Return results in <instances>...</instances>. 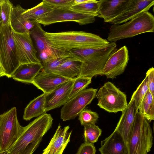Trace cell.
<instances>
[{
  "mask_svg": "<svg viewBox=\"0 0 154 154\" xmlns=\"http://www.w3.org/2000/svg\"><path fill=\"white\" fill-rule=\"evenodd\" d=\"M116 42H109L102 48L74 49L69 51L70 56L82 62L79 74L76 77L92 78L102 72L110 55L117 49Z\"/></svg>",
  "mask_w": 154,
  "mask_h": 154,
  "instance_id": "6da1fadb",
  "label": "cell"
},
{
  "mask_svg": "<svg viewBox=\"0 0 154 154\" xmlns=\"http://www.w3.org/2000/svg\"><path fill=\"white\" fill-rule=\"evenodd\" d=\"M82 62L71 57L66 60L56 69L54 73L64 77L72 79L80 73Z\"/></svg>",
  "mask_w": 154,
  "mask_h": 154,
  "instance_id": "603a6c76",
  "label": "cell"
},
{
  "mask_svg": "<svg viewBox=\"0 0 154 154\" xmlns=\"http://www.w3.org/2000/svg\"><path fill=\"white\" fill-rule=\"evenodd\" d=\"M0 6L1 14L4 26L10 22L14 7L9 0H2Z\"/></svg>",
  "mask_w": 154,
  "mask_h": 154,
  "instance_id": "1f68e13d",
  "label": "cell"
},
{
  "mask_svg": "<svg viewBox=\"0 0 154 154\" xmlns=\"http://www.w3.org/2000/svg\"><path fill=\"white\" fill-rule=\"evenodd\" d=\"M53 121L51 115L45 113L23 127L18 138L8 151V154H23L29 144L42 140L43 137L51 128Z\"/></svg>",
  "mask_w": 154,
  "mask_h": 154,
  "instance_id": "277c9868",
  "label": "cell"
},
{
  "mask_svg": "<svg viewBox=\"0 0 154 154\" xmlns=\"http://www.w3.org/2000/svg\"><path fill=\"white\" fill-rule=\"evenodd\" d=\"M13 35L20 64L41 63L29 33L13 31Z\"/></svg>",
  "mask_w": 154,
  "mask_h": 154,
  "instance_id": "7c38bea8",
  "label": "cell"
},
{
  "mask_svg": "<svg viewBox=\"0 0 154 154\" xmlns=\"http://www.w3.org/2000/svg\"><path fill=\"white\" fill-rule=\"evenodd\" d=\"M23 129L18 121L15 107L0 115V151H8L17 141Z\"/></svg>",
  "mask_w": 154,
  "mask_h": 154,
  "instance_id": "52a82bcc",
  "label": "cell"
},
{
  "mask_svg": "<svg viewBox=\"0 0 154 154\" xmlns=\"http://www.w3.org/2000/svg\"><path fill=\"white\" fill-rule=\"evenodd\" d=\"M129 60L128 51L125 45L113 52L109 56L103 69L102 75L113 79L124 72Z\"/></svg>",
  "mask_w": 154,
  "mask_h": 154,
  "instance_id": "4fadbf2b",
  "label": "cell"
},
{
  "mask_svg": "<svg viewBox=\"0 0 154 154\" xmlns=\"http://www.w3.org/2000/svg\"><path fill=\"white\" fill-rule=\"evenodd\" d=\"M10 22L3 26L0 34V68L8 78L20 65Z\"/></svg>",
  "mask_w": 154,
  "mask_h": 154,
  "instance_id": "8992f818",
  "label": "cell"
},
{
  "mask_svg": "<svg viewBox=\"0 0 154 154\" xmlns=\"http://www.w3.org/2000/svg\"><path fill=\"white\" fill-rule=\"evenodd\" d=\"M146 75L148 78L149 91L154 97V69L153 67H151L147 70Z\"/></svg>",
  "mask_w": 154,
  "mask_h": 154,
  "instance_id": "d590c367",
  "label": "cell"
},
{
  "mask_svg": "<svg viewBox=\"0 0 154 154\" xmlns=\"http://www.w3.org/2000/svg\"><path fill=\"white\" fill-rule=\"evenodd\" d=\"M45 95L43 93L30 102L24 109L23 117L24 120L29 121L46 113Z\"/></svg>",
  "mask_w": 154,
  "mask_h": 154,
  "instance_id": "cb8c5ba5",
  "label": "cell"
},
{
  "mask_svg": "<svg viewBox=\"0 0 154 154\" xmlns=\"http://www.w3.org/2000/svg\"><path fill=\"white\" fill-rule=\"evenodd\" d=\"M45 35L54 47L67 51L76 49L101 48L110 42L97 35L82 31L45 32Z\"/></svg>",
  "mask_w": 154,
  "mask_h": 154,
  "instance_id": "7a4b0ae2",
  "label": "cell"
},
{
  "mask_svg": "<svg viewBox=\"0 0 154 154\" xmlns=\"http://www.w3.org/2000/svg\"><path fill=\"white\" fill-rule=\"evenodd\" d=\"M95 21V18L93 16L77 13L69 8H54L37 22L45 26L65 22H74L82 25L93 23Z\"/></svg>",
  "mask_w": 154,
  "mask_h": 154,
  "instance_id": "8fae6325",
  "label": "cell"
},
{
  "mask_svg": "<svg viewBox=\"0 0 154 154\" xmlns=\"http://www.w3.org/2000/svg\"><path fill=\"white\" fill-rule=\"evenodd\" d=\"M1 77V76H0V77Z\"/></svg>",
  "mask_w": 154,
  "mask_h": 154,
  "instance_id": "60d3db41",
  "label": "cell"
},
{
  "mask_svg": "<svg viewBox=\"0 0 154 154\" xmlns=\"http://www.w3.org/2000/svg\"><path fill=\"white\" fill-rule=\"evenodd\" d=\"M148 91V78L146 75L136 90L134 92L131 97V99H133L134 101L137 111H138L140 104Z\"/></svg>",
  "mask_w": 154,
  "mask_h": 154,
  "instance_id": "f1b7e54d",
  "label": "cell"
},
{
  "mask_svg": "<svg viewBox=\"0 0 154 154\" xmlns=\"http://www.w3.org/2000/svg\"><path fill=\"white\" fill-rule=\"evenodd\" d=\"M100 1L91 0L89 2L72 5L69 9L74 11L87 14L94 17L98 16Z\"/></svg>",
  "mask_w": 154,
  "mask_h": 154,
  "instance_id": "4316f807",
  "label": "cell"
},
{
  "mask_svg": "<svg viewBox=\"0 0 154 154\" xmlns=\"http://www.w3.org/2000/svg\"><path fill=\"white\" fill-rule=\"evenodd\" d=\"M154 17L149 11L143 12L122 24H112L109 28L107 40L116 42L138 35L154 32Z\"/></svg>",
  "mask_w": 154,
  "mask_h": 154,
  "instance_id": "3957f363",
  "label": "cell"
},
{
  "mask_svg": "<svg viewBox=\"0 0 154 154\" xmlns=\"http://www.w3.org/2000/svg\"><path fill=\"white\" fill-rule=\"evenodd\" d=\"M54 8H69L74 0H43Z\"/></svg>",
  "mask_w": 154,
  "mask_h": 154,
  "instance_id": "836d02e7",
  "label": "cell"
},
{
  "mask_svg": "<svg viewBox=\"0 0 154 154\" xmlns=\"http://www.w3.org/2000/svg\"><path fill=\"white\" fill-rule=\"evenodd\" d=\"M3 25V21L2 19L1 14V12H0V34L2 32Z\"/></svg>",
  "mask_w": 154,
  "mask_h": 154,
  "instance_id": "74e56055",
  "label": "cell"
},
{
  "mask_svg": "<svg viewBox=\"0 0 154 154\" xmlns=\"http://www.w3.org/2000/svg\"><path fill=\"white\" fill-rule=\"evenodd\" d=\"M75 78L60 84L45 95V112L63 105L68 100Z\"/></svg>",
  "mask_w": 154,
  "mask_h": 154,
  "instance_id": "5bb4252c",
  "label": "cell"
},
{
  "mask_svg": "<svg viewBox=\"0 0 154 154\" xmlns=\"http://www.w3.org/2000/svg\"><path fill=\"white\" fill-rule=\"evenodd\" d=\"M43 67L41 63L21 64L12 74L14 80L26 83H31Z\"/></svg>",
  "mask_w": 154,
  "mask_h": 154,
  "instance_id": "7402d4cb",
  "label": "cell"
},
{
  "mask_svg": "<svg viewBox=\"0 0 154 154\" xmlns=\"http://www.w3.org/2000/svg\"><path fill=\"white\" fill-rule=\"evenodd\" d=\"M154 4V0H130L126 9L110 23L118 25L126 23L143 12L148 11Z\"/></svg>",
  "mask_w": 154,
  "mask_h": 154,
  "instance_id": "9a60e30c",
  "label": "cell"
},
{
  "mask_svg": "<svg viewBox=\"0 0 154 154\" xmlns=\"http://www.w3.org/2000/svg\"><path fill=\"white\" fill-rule=\"evenodd\" d=\"M98 150L100 154H128L126 143L120 135L114 131L101 142Z\"/></svg>",
  "mask_w": 154,
  "mask_h": 154,
  "instance_id": "ffe728a7",
  "label": "cell"
},
{
  "mask_svg": "<svg viewBox=\"0 0 154 154\" xmlns=\"http://www.w3.org/2000/svg\"><path fill=\"white\" fill-rule=\"evenodd\" d=\"M45 32L41 24L37 21L29 32L31 37L34 40L38 50L40 60L43 65L52 59L62 57H70L69 51L56 48L46 38Z\"/></svg>",
  "mask_w": 154,
  "mask_h": 154,
  "instance_id": "9c48e42d",
  "label": "cell"
},
{
  "mask_svg": "<svg viewBox=\"0 0 154 154\" xmlns=\"http://www.w3.org/2000/svg\"><path fill=\"white\" fill-rule=\"evenodd\" d=\"M2 0H0V12H1V6H0V4H1V3H2Z\"/></svg>",
  "mask_w": 154,
  "mask_h": 154,
  "instance_id": "ab89813d",
  "label": "cell"
},
{
  "mask_svg": "<svg viewBox=\"0 0 154 154\" xmlns=\"http://www.w3.org/2000/svg\"><path fill=\"white\" fill-rule=\"evenodd\" d=\"M92 78L88 77L75 78L69 100L79 92L86 89V88L91 83Z\"/></svg>",
  "mask_w": 154,
  "mask_h": 154,
  "instance_id": "f546056e",
  "label": "cell"
},
{
  "mask_svg": "<svg viewBox=\"0 0 154 154\" xmlns=\"http://www.w3.org/2000/svg\"><path fill=\"white\" fill-rule=\"evenodd\" d=\"M0 154H8V151L3 152L0 151Z\"/></svg>",
  "mask_w": 154,
  "mask_h": 154,
  "instance_id": "f35d334b",
  "label": "cell"
},
{
  "mask_svg": "<svg viewBox=\"0 0 154 154\" xmlns=\"http://www.w3.org/2000/svg\"><path fill=\"white\" fill-rule=\"evenodd\" d=\"M98 16L110 23L126 8L130 0H100Z\"/></svg>",
  "mask_w": 154,
  "mask_h": 154,
  "instance_id": "2e32d148",
  "label": "cell"
},
{
  "mask_svg": "<svg viewBox=\"0 0 154 154\" xmlns=\"http://www.w3.org/2000/svg\"><path fill=\"white\" fill-rule=\"evenodd\" d=\"M53 8L43 0L36 6L29 9H25L22 13L26 20L37 21L48 14Z\"/></svg>",
  "mask_w": 154,
  "mask_h": 154,
  "instance_id": "d4e9b609",
  "label": "cell"
},
{
  "mask_svg": "<svg viewBox=\"0 0 154 154\" xmlns=\"http://www.w3.org/2000/svg\"><path fill=\"white\" fill-rule=\"evenodd\" d=\"M2 71V70H1ZM3 73V72H2Z\"/></svg>",
  "mask_w": 154,
  "mask_h": 154,
  "instance_id": "b9f144b4",
  "label": "cell"
},
{
  "mask_svg": "<svg viewBox=\"0 0 154 154\" xmlns=\"http://www.w3.org/2000/svg\"><path fill=\"white\" fill-rule=\"evenodd\" d=\"M83 126L85 143L94 144L97 141L101 135L102 132L101 129L94 124H87Z\"/></svg>",
  "mask_w": 154,
  "mask_h": 154,
  "instance_id": "83f0119b",
  "label": "cell"
},
{
  "mask_svg": "<svg viewBox=\"0 0 154 154\" xmlns=\"http://www.w3.org/2000/svg\"><path fill=\"white\" fill-rule=\"evenodd\" d=\"M42 140L31 143L25 149L23 154H32L39 146Z\"/></svg>",
  "mask_w": 154,
  "mask_h": 154,
  "instance_id": "8d00e7d4",
  "label": "cell"
},
{
  "mask_svg": "<svg viewBox=\"0 0 154 154\" xmlns=\"http://www.w3.org/2000/svg\"><path fill=\"white\" fill-rule=\"evenodd\" d=\"M96 152L94 144L84 143L80 145L75 154H95Z\"/></svg>",
  "mask_w": 154,
  "mask_h": 154,
  "instance_id": "e575fe53",
  "label": "cell"
},
{
  "mask_svg": "<svg viewBox=\"0 0 154 154\" xmlns=\"http://www.w3.org/2000/svg\"><path fill=\"white\" fill-rule=\"evenodd\" d=\"M96 97L97 105L109 112H122L128 105L126 94L110 82L99 89Z\"/></svg>",
  "mask_w": 154,
  "mask_h": 154,
  "instance_id": "ba28073f",
  "label": "cell"
},
{
  "mask_svg": "<svg viewBox=\"0 0 154 154\" xmlns=\"http://www.w3.org/2000/svg\"><path fill=\"white\" fill-rule=\"evenodd\" d=\"M73 79L66 78L54 73H46L40 71L34 77L31 84L44 93L47 94L60 84Z\"/></svg>",
  "mask_w": 154,
  "mask_h": 154,
  "instance_id": "d6986e66",
  "label": "cell"
},
{
  "mask_svg": "<svg viewBox=\"0 0 154 154\" xmlns=\"http://www.w3.org/2000/svg\"><path fill=\"white\" fill-rule=\"evenodd\" d=\"M79 116L78 119L81 124L83 126L87 124H95L99 117L96 112L85 108L80 112Z\"/></svg>",
  "mask_w": 154,
  "mask_h": 154,
  "instance_id": "4dcf8cb0",
  "label": "cell"
},
{
  "mask_svg": "<svg viewBox=\"0 0 154 154\" xmlns=\"http://www.w3.org/2000/svg\"><path fill=\"white\" fill-rule=\"evenodd\" d=\"M25 9L20 5L14 7L10 23L13 32L18 33H29L37 21L25 19L22 13Z\"/></svg>",
  "mask_w": 154,
  "mask_h": 154,
  "instance_id": "44dd1931",
  "label": "cell"
},
{
  "mask_svg": "<svg viewBox=\"0 0 154 154\" xmlns=\"http://www.w3.org/2000/svg\"><path fill=\"white\" fill-rule=\"evenodd\" d=\"M68 57H59L49 60L43 65L41 71L46 73H54L56 69Z\"/></svg>",
  "mask_w": 154,
  "mask_h": 154,
  "instance_id": "d6a6232c",
  "label": "cell"
},
{
  "mask_svg": "<svg viewBox=\"0 0 154 154\" xmlns=\"http://www.w3.org/2000/svg\"><path fill=\"white\" fill-rule=\"evenodd\" d=\"M138 111L149 122L154 119V97L148 91L139 106Z\"/></svg>",
  "mask_w": 154,
  "mask_h": 154,
  "instance_id": "484cf974",
  "label": "cell"
},
{
  "mask_svg": "<svg viewBox=\"0 0 154 154\" xmlns=\"http://www.w3.org/2000/svg\"><path fill=\"white\" fill-rule=\"evenodd\" d=\"M69 125L62 128L59 124L48 146L41 154H62L70 141L72 131H69Z\"/></svg>",
  "mask_w": 154,
  "mask_h": 154,
  "instance_id": "e0dca14e",
  "label": "cell"
},
{
  "mask_svg": "<svg viewBox=\"0 0 154 154\" xmlns=\"http://www.w3.org/2000/svg\"><path fill=\"white\" fill-rule=\"evenodd\" d=\"M134 100L131 99L122 111L119 121L114 130L118 133L126 143L128 139L137 113Z\"/></svg>",
  "mask_w": 154,
  "mask_h": 154,
  "instance_id": "ac0fdd59",
  "label": "cell"
},
{
  "mask_svg": "<svg viewBox=\"0 0 154 154\" xmlns=\"http://www.w3.org/2000/svg\"><path fill=\"white\" fill-rule=\"evenodd\" d=\"M97 89H84L69 99L60 111V118L65 121L74 119L95 97Z\"/></svg>",
  "mask_w": 154,
  "mask_h": 154,
  "instance_id": "30bf717a",
  "label": "cell"
},
{
  "mask_svg": "<svg viewBox=\"0 0 154 154\" xmlns=\"http://www.w3.org/2000/svg\"><path fill=\"white\" fill-rule=\"evenodd\" d=\"M153 140L149 122L138 112L126 143L128 154H147L151 151Z\"/></svg>",
  "mask_w": 154,
  "mask_h": 154,
  "instance_id": "5b68a950",
  "label": "cell"
}]
</instances>
